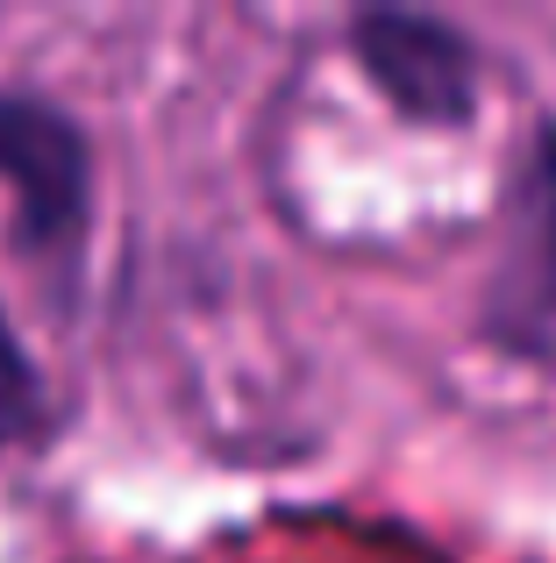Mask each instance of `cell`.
Instances as JSON below:
<instances>
[{
  "label": "cell",
  "mask_w": 556,
  "mask_h": 563,
  "mask_svg": "<svg viewBox=\"0 0 556 563\" xmlns=\"http://www.w3.org/2000/svg\"><path fill=\"white\" fill-rule=\"evenodd\" d=\"M486 335L514 357H556V122L529 136L486 292Z\"/></svg>",
  "instance_id": "1"
},
{
  "label": "cell",
  "mask_w": 556,
  "mask_h": 563,
  "mask_svg": "<svg viewBox=\"0 0 556 563\" xmlns=\"http://www.w3.org/2000/svg\"><path fill=\"white\" fill-rule=\"evenodd\" d=\"M0 186L14 192L29 250H71L86 235V200H93V165L86 136L65 108L36 93H0Z\"/></svg>",
  "instance_id": "2"
},
{
  "label": "cell",
  "mask_w": 556,
  "mask_h": 563,
  "mask_svg": "<svg viewBox=\"0 0 556 563\" xmlns=\"http://www.w3.org/2000/svg\"><path fill=\"white\" fill-rule=\"evenodd\" d=\"M357 57L386 100L414 122L457 129L478 108V57L464 43V29H449L443 14H407V8H371L357 14Z\"/></svg>",
  "instance_id": "3"
},
{
  "label": "cell",
  "mask_w": 556,
  "mask_h": 563,
  "mask_svg": "<svg viewBox=\"0 0 556 563\" xmlns=\"http://www.w3.org/2000/svg\"><path fill=\"white\" fill-rule=\"evenodd\" d=\"M43 413V385H36V364L22 357V343H14L8 314H0V442L8 435H29Z\"/></svg>",
  "instance_id": "4"
}]
</instances>
